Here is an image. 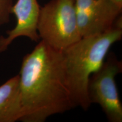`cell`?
<instances>
[{
    "instance_id": "1",
    "label": "cell",
    "mask_w": 122,
    "mask_h": 122,
    "mask_svg": "<svg viewBox=\"0 0 122 122\" xmlns=\"http://www.w3.org/2000/svg\"><path fill=\"white\" fill-rule=\"evenodd\" d=\"M19 75L23 122H44L75 107L61 51L41 40L22 61Z\"/></svg>"
},
{
    "instance_id": "2",
    "label": "cell",
    "mask_w": 122,
    "mask_h": 122,
    "mask_svg": "<svg viewBox=\"0 0 122 122\" xmlns=\"http://www.w3.org/2000/svg\"><path fill=\"white\" fill-rule=\"evenodd\" d=\"M122 37L121 15L104 33L81 37L61 51L67 84L74 106L87 110L91 106L88 92L90 76L103 65L111 46Z\"/></svg>"
},
{
    "instance_id": "3",
    "label": "cell",
    "mask_w": 122,
    "mask_h": 122,
    "mask_svg": "<svg viewBox=\"0 0 122 122\" xmlns=\"http://www.w3.org/2000/svg\"><path fill=\"white\" fill-rule=\"evenodd\" d=\"M37 30L40 39L61 51L79 40L75 0H50L41 7Z\"/></svg>"
},
{
    "instance_id": "4",
    "label": "cell",
    "mask_w": 122,
    "mask_h": 122,
    "mask_svg": "<svg viewBox=\"0 0 122 122\" xmlns=\"http://www.w3.org/2000/svg\"><path fill=\"white\" fill-rule=\"evenodd\" d=\"M122 62L110 54L98 71L90 76L88 96L92 103L100 105L110 122H122V105L115 83V77L122 72Z\"/></svg>"
},
{
    "instance_id": "5",
    "label": "cell",
    "mask_w": 122,
    "mask_h": 122,
    "mask_svg": "<svg viewBox=\"0 0 122 122\" xmlns=\"http://www.w3.org/2000/svg\"><path fill=\"white\" fill-rule=\"evenodd\" d=\"M76 18L81 37L104 33L114 26L122 9L110 0H75Z\"/></svg>"
},
{
    "instance_id": "6",
    "label": "cell",
    "mask_w": 122,
    "mask_h": 122,
    "mask_svg": "<svg viewBox=\"0 0 122 122\" xmlns=\"http://www.w3.org/2000/svg\"><path fill=\"white\" fill-rule=\"evenodd\" d=\"M40 7L37 0H17L13 4L11 14L15 16L16 23L14 28L7 32L6 36H0V53L6 50L19 37H26L35 42L40 39L37 30Z\"/></svg>"
},
{
    "instance_id": "7",
    "label": "cell",
    "mask_w": 122,
    "mask_h": 122,
    "mask_svg": "<svg viewBox=\"0 0 122 122\" xmlns=\"http://www.w3.org/2000/svg\"><path fill=\"white\" fill-rule=\"evenodd\" d=\"M22 106L19 75L0 85V122L20 121Z\"/></svg>"
},
{
    "instance_id": "8",
    "label": "cell",
    "mask_w": 122,
    "mask_h": 122,
    "mask_svg": "<svg viewBox=\"0 0 122 122\" xmlns=\"http://www.w3.org/2000/svg\"><path fill=\"white\" fill-rule=\"evenodd\" d=\"M13 0H0V27L9 22Z\"/></svg>"
},
{
    "instance_id": "9",
    "label": "cell",
    "mask_w": 122,
    "mask_h": 122,
    "mask_svg": "<svg viewBox=\"0 0 122 122\" xmlns=\"http://www.w3.org/2000/svg\"><path fill=\"white\" fill-rule=\"evenodd\" d=\"M110 1L119 8L122 9V0H110Z\"/></svg>"
}]
</instances>
